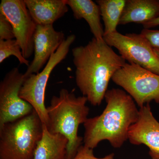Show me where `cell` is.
I'll use <instances>...</instances> for the list:
<instances>
[{
  "mask_svg": "<svg viewBox=\"0 0 159 159\" xmlns=\"http://www.w3.org/2000/svg\"><path fill=\"white\" fill-rule=\"evenodd\" d=\"M76 83L83 96L94 106L102 103L110 80L125 64L104 40L93 38L72 50Z\"/></svg>",
  "mask_w": 159,
  "mask_h": 159,
  "instance_id": "obj_1",
  "label": "cell"
},
{
  "mask_svg": "<svg viewBox=\"0 0 159 159\" xmlns=\"http://www.w3.org/2000/svg\"><path fill=\"white\" fill-rule=\"evenodd\" d=\"M104 99L107 105L102 114L88 118L84 124V145L93 149L104 140L114 148H121L128 140L131 126L139 119L135 102L125 91L108 90Z\"/></svg>",
  "mask_w": 159,
  "mask_h": 159,
  "instance_id": "obj_2",
  "label": "cell"
},
{
  "mask_svg": "<svg viewBox=\"0 0 159 159\" xmlns=\"http://www.w3.org/2000/svg\"><path fill=\"white\" fill-rule=\"evenodd\" d=\"M88 101L85 97H76L63 89L59 96L52 97L47 107L48 130L51 133L61 134L68 140L66 159L74 158L82 145L83 139L78 136V128L88 119L89 108L86 105Z\"/></svg>",
  "mask_w": 159,
  "mask_h": 159,
  "instance_id": "obj_3",
  "label": "cell"
},
{
  "mask_svg": "<svg viewBox=\"0 0 159 159\" xmlns=\"http://www.w3.org/2000/svg\"><path fill=\"white\" fill-rule=\"evenodd\" d=\"M34 110L29 115L0 127V159H33L43 131Z\"/></svg>",
  "mask_w": 159,
  "mask_h": 159,
  "instance_id": "obj_4",
  "label": "cell"
},
{
  "mask_svg": "<svg viewBox=\"0 0 159 159\" xmlns=\"http://www.w3.org/2000/svg\"><path fill=\"white\" fill-rule=\"evenodd\" d=\"M76 38L74 34L68 36L56 52L51 55L44 68L39 73L31 74L25 78L20 89V97L33 107L44 125H48V121L45 99L49 77L54 68L65 59Z\"/></svg>",
  "mask_w": 159,
  "mask_h": 159,
  "instance_id": "obj_5",
  "label": "cell"
},
{
  "mask_svg": "<svg viewBox=\"0 0 159 159\" xmlns=\"http://www.w3.org/2000/svg\"><path fill=\"white\" fill-rule=\"evenodd\" d=\"M112 80L130 95L140 108L152 101L159 104V75L138 65L125 63Z\"/></svg>",
  "mask_w": 159,
  "mask_h": 159,
  "instance_id": "obj_6",
  "label": "cell"
},
{
  "mask_svg": "<svg viewBox=\"0 0 159 159\" xmlns=\"http://www.w3.org/2000/svg\"><path fill=\"white\" fill-rule=\"evenodd\" d=\"M103 39L109 46L116 48L129 63L159 75V58L150 43L141 33L123 34L117 31L104 35Z\"/></svg>",
  "mask_w": 159,
  "mask_h": 159,
  "instance_id": "obj_7",
  "label": "cell"
},
{
  "mask_svg": "<svg viewBox=\"0 0 159 159\" xmlns=\"http://www.w3.org/2000/svg\"><path fill=\"white\" fill-rule=\"evenodd\" d=\"M17 68L6 74L0 83V127L29 115L33 107L19 96L25 80Z\"/></svg>",
  "mask_w": 159,
  "mask_h": 159,
  "instance_id": "obj_8",
  "label": "cell"
},
{
  "mask_svg": "<svg viewBox=\"0 0 159 159\" xmlns=\"http://www.w3.org/2000/svg\"><path fill=\"white\" fill-rule=\"evenodd\" d=\"M0 13L11 24L16 40L28 59L34 52V36L37 25L31 17L25 0H2Z\"/></svg>",
  "mask_w": 159,
  "mask_h": 159,
  "instance_id": "obj_9",
  "label": "cell"
},
{
  "mask_svg": "<svg viewBox=\"0 0 159 159\" xmlns=\"http://www.w3.org/2000/svg\"><path fill=\"white\" fill-rule=\"evenodd\" d=\"M62 31H56L53 25H38L34 36V57L24 74L25 78L37 74L65 39Z\"/></svg>",
  "mask_w": 159,
  "mask_h": 159,
  "instance_id": "obj_10",
  "label": "cell"
},
{
  "mask_svg": "<svg viewBox=\"0 0 159 159\" xmlns=\"http://www.w3.org/2000/svg\"><path fill=\"white\" fill-rule=\"evenodd\" d=\"M131 144L145 145L152 159H159V122L154 117L149 103L140 108L139 117L128 134Z\"/></svg>",
  "mask_w": 159,
  "mask_h": 159,
  "instance_id": "obj_11",
  "label": "cell"
},
{
  "mask_svg": "<svg viewBox=\"0 0 159 159\" xmlns=\"http://www.w3.org/2000/svg\"><path fill=\"white\" fill-rule=\"evenodd\" d=\"M25 2L37 25H53L68 11L66 0H25Z\"/></svg>",
  "mask_w": 159,
  "mask_h": 159,
  "instance_id": "obj_12",
  "label": "cell"
},
{
  "mask_svg": "<svg viewBox=\"0 0 159 159\" xmlns=\"http://www.w3.org/2000/svg\"><path fill=\"white\" fill-rule=\"evenodd\" d=\"M158 17L159 0H126L119 25H143Z\"/></svg>",
  "mask_w": 159,
  "mask_h": 159,
  "instance_id": "obj_13",
  "label": "cell"
},
{
  "mask_svg": "<svg viewBox=\"0 0 159 159\" xmlns=\"http://www.w3.org/2000/svg\"><path fill=\"white\" fill-rule=\"evenodd\" d=\"M68 143L65 136L51 133L43 124L42 136L36 146L33 159H66Z\"/></svg>",
  "mask_w": 159,
  "mask_h": 159,
  "instance_id": "obj_14",
  "label": "cell"
},
{
  "mask_svg": "<svg viewBox=\"0 0 159 159\" xmlns=\"http://www.w3.org/2000/svg\"><path fill=\"white\" fill-rule=\"evenodd\" d=\"M67 6L73 11L77 20L84 19L88 24L94 38L103 39L104 30L100 21V9L97 3L92 0H66Z\"/></svg>",
  "mask_w": 159,
  "mask_h": 159,
  "instance_id": "obj_15",
  "label": "cell"
},
{
  "mask_svg": "<svg viewBox=\"0 0 159 159\" xmlns=\"http://www.w3.org/2000/svg\"><path fill=\"white\" fill-rule=\"evenodd\" d=\"M104 25V35L117 31L126 0H97Z\"/></svg>",
  "mask_w": 159,
  "mask_h": 159,
  "instance_id": "obj_16",
  "label": "cell"
},
{
  "mask_svg": "<svg viewBox=\"0 0 159 159\" xmlns=\"http://www.w3.org/2000/svg\"><path fill=\"white\" fill-rule=\"evenodd\" d=\"M11 56H14L21 64L29 66V61L23 56L21 49L16 40H0V63Z\"/></svg>",
  "mask_w": 159,
  "mask_h": 159,
  "instance_id": "obj_17",
  "label": "cell"
},
{
  "mask_svg": "<svg viewBox=\"0 0 159 159\" xmlns=\"http://www.w3.org/2000/svg\"><path fill=\"white\" fill-rule=\"evenodd\" d=\"M15 38L11 24L3 15L0 13V40L13 39Z\"/></svg>",
  "mask_w": 159,
  "mask_h": 159,
  "instance_id": "obj_18",
  "label": "cell"
},
{
  "mask_svg": "<svg viewBox=\"0 0 159 159\" xmlns=\"http://www.w3.org/2000/svg\"><path fill=\"white\" fill-rule=\"evenodd\" d=\"M114 153H111L103 158H97L94 155L93 149L82 145L73 159H114Z\"/></svg>",
  "mask_w": 159,
  "mask_h": 159,
  "instance_id": "obj_19",
  "label": "cell"
},
{
  "mask_svg": "<svg viewBox=\"0 0 159 159\" xmlns=\"http://www.w3.org/2000/svg\"><path fill=\"white\" fill-rule=\"evenodd\" d=\"M141 34L148 40L153 48L159 49V30L144 29Z\"/></svg>",
  "mask_w": 159,
  "mask_h": 159,
  "instance_id": "obj_20",
  "label": "cell"
},
{
  "mask_svg": "<svg viewBox=\"0 0 159 159\" xmlns=\"http://www.w3.org/2000/svg\"><path fill=\"white\" fill-rule=\"evenodd\" d=\"M159 25V17L157 18L145 23L143 25V27L145 29H150L151 28L156 27Z\"/></svg>",
  "mask_w": 159,
  "mask_h": 159,
  "instance_id": "obj_21",
  "label": "cell"
},
{
  "mask_svg": "<svg viewBox=\"0 0 159 159\" xmlns=\"http://www.w3.org/2000/svg\"><path fill=\"white\" fill-rule=\"evenodd\" d=\"M154 51L155 53L157 54V57L159 58V49L157 48H154Z\"/></svg>",
  "mask_w": 159,
  "mask_h": 159,
  "instance_id": "obj_22",
  "label": "cell"
}]
</instances>
